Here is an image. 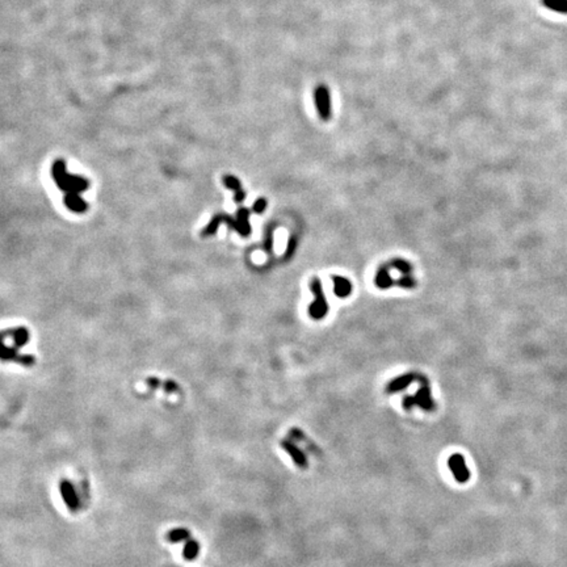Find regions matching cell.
Segmentation results:
<instances>
[{"label": "cell", "mask_w": 567, "mask_h": 567, "mask_svg": "<svg viewBox=\"0 0 567 567\" xmlns=\"http://www.w3.org/2000/svg\"><path fill=\"white\" fill-rule=\"evenodd\" d=\"M542 6L558 13L567 15V0H541Z\"/></svg>", "instance_id": "obj_19"}, {"label": "cell", "mask_w": 567, "mask_h": 567, "mask_svg": "<svg viewBox=\"0 0 567 567\" xmlns=\"http://www.w3.org/2000/svg\"><path fill=\"white\" fill-rule=\"evenodd\" d=\"M314 103L317 108L318 116L322 121H328L332 116V107H331V93L328 87L324 84H319L314 89Z\"/></svg>", "instance_id": "obj_4"}, {"label": "cell", "mask_w": 567, "mask_h": 567, "mask_svg": "<svg viewBox=\"0 0 567 567\" xmlns=\"http://www.w3.org/2000/svg\"><path fill=\"white\" fill-rule=\"evenodd\" d=\"M387 265L391 266V268H395V270H398L401 273H403V275H411L412 270H414L411 264H410L407 260H403V259L391 260Z\"/></svg>", "instance_id": "obj_20"}, {"label": "cell", "mask_w": 567, "mask_h": 567, "mask_svg": "<svg viewBox=\"0 0 567 567\" xmlns=\"http://www.w3.org/2000/svg\"><path fill=\"white\" fill-rule=\"evenodd\" d=\"M63 203L74 213H86L88 210V204L83 200L79 193H66Z\"/></svg>", "instance_id": "obj_12"}, {"label": "cell", "mask_w": 567, "mask_h": 567, "mask_svg": "<svg viewBox=\"0 0 567 567\" xmlns=\"http://www.w3.org/2000/svg\"><path fill=\"white\" fill-rule=\"evenodd\" d=\"M266 205H268V203H266V198H264V197H260V198H257V200L255 201L254 205H252V212L256 213V214H263V213L265 212V209H266Z\"/></svg>", "instance_id": "obj_23"}, {"label": "cell", "mask_w": 567, "mask_h": 567, "mask_svg": "<svg viewBox=\"0 0 567 567\" xmlns=\"http://www.w3.org/2000/svg\"><path fill=\"white\" fill-rule=\"evenodd\" d=\"M374 284L378 289H382V290L391 288L395 284V281L391 279V276L389 273V265H382L378 268L376 277H374Z\"/></svg>", "instance_id": "obj_14"}, {"label": "cell", "mask_w": 567, "mask_h": 567, "mask_svg": "<svg viewBox=\"0 0 567 567\" xmlns=\"http://www.w3.org/2000/svg\"><path fill=\"white\" fill-rule=\"evenodd\" d=\"M59 490H60V495H62V499L64 501V504H66V507L69 508V511H71V512H76L78 508H79V497H78V495H76V491L75 488H74L73 483H71L70 481H67V479H63V481H60Z\"/></svg>", "instance_id": "obj_7"}, {"label": "cell", "mask_w": 567, "mask_h": 567, "mask_svg": "<svg viewBox=\"0 0 567 567\" xmlns=\"http://www.w3.org/2000/svg\"><path fill=\"white\" fill-rule=\"evenodd\" d=\"M51 178L64 193H83L89 188V181L86 178L66 171V162L63 159H57L51 164Z\"/></svg>", "instance_id": "obj_1"}, {"label": "cell", "mask_w": 567, "mask_h": 567, "mask_svg": "<svg viewBox=\"0 0 567 567\" xmlns=\"http://www.w3.org/2000/svg\"><path fill=\"white\" fill-rule=\"evenodd\" d=\"M289 436H290L292 439H294V440L302 443L304 445H306V448H308L313 454H320L319 448H318L315 444L311 443V441L308 439V436H306L299 428H290V429H289Z\"/></svg>", "instance_id": "obj_15"}, {"label": "cell", "mask_w": 567, "mask_h": 567, "mask_svg": "<svg viewBox=\"0 0 567 567\" xmlns=\"http://www.w3.org/2000/svg\"><path fill=\"white\" fill-rule=\"evenodd\" d=\"M222 183H223V185H225L227 189L234 190V192H235V194H234L235 203H237V204L243 203L244 198H246V192H244L241 181H239V179L237 178V176H234V175H225V176H223V179H222Z\"/></svg>", "instance_id": "obj_10"}, {"label": "cell", "mask_w": 567, "mask_h": 567, "mask_svg": "<svg viewBox=\"0 0 567 567\" xmlns=\"http://www.w3.org/2000/svg\"><path fill=\"white\" fill-rule=\"evenodd\" d=\"M415 380H420L418 374L415 373H406L402 376H398L394 380H391L386 386V393L387 394H394L398 391H403L405 389L410 386Z\"/></svg>", "instance_id": "obj_9"}, {"label": "cell", "mask_w": 567, "mask_h": 567, "mask_svg": "<svg viewBox=\"0 0 567 567\" xmlns=\"http://www.w3.org/2000/svg\"><path fill=\"white\" fill-rule=\"evenodd\" d=\"M448 468L458 483H466L470 479V472L462 454L454 453L448 458Z\"/></svg>", "instance_id": "obj_6"}, {"label": "cell", "mask_w": 567, "mask_h": 567, "mask_svg": "<svg viewBox=\"0 0 567 567\" xmlns=\"http://www.w3.org/2000/svg\"><path fill=\"white\" fill-rule=\"evenodd\" d=\"M333 294L339 298H347L352 293V282L343 276H332Z\"/></svg>", "instance_id": "obj_13"}, {"label": "cell", "mask_w": 567, "mask_h": 567, "mask_svg": "<svg viewBox=\"0 0 567 567\" xmlns=\"http://www.w3.org/2000/svg\"><path fill=\"white\" fill-rule=\"evenodd\" d=\"M146 385L151 387V389H158V387L162 386L163 382L156 377H149L146 378Z\"/></svg>", "instance_id": "obj_27"}, {"label": "cell", "mask_w": 567, "mask_h": 567, "mask_svg": "<svg viewBox=\"0 0 567 567\" xmlns=\"http://www.w3.org/2000/svg\"><path fill=\"white\" fill-rule=\"evenodd\" d=\"M198 553H200V545H198V542L194 541V540H188L183 550L184 559H185V561H193V559H196Z\"/></svg>", "instance_id": "obj_17"}, {"label": "cell", "mask_w": 567, "mask_h": 567, "mask_svg": "<svg viewBox=\"0 0 567 567\" xmlns=\"http://www.w3.org/2000/svg\"><path fill=\"white\" fill-rule=\"evenodd\" d=\"M8 335L12 336L13 339V346L16 347L17 349H20L21 347H24L26 343L29 342V331L25 327H17V328H10L6 329L2 332L3 338H8Z\"/></svg>", "instance_id": "obj_11"}, {"label": "cell", "mask_w": 567, "mask_h": 567, "mask_svg": "<svg viewBox=\"0 0 567 567\" xmlns=\"http://www.w3.org/2000/svg\"><path fill=\"white\" fill-rule=\"evenodd\" d=\"M395 285L402 289H412L416 286V280L411 275H403L401 279L396 280Z\"/></svg>", "instance_id": "obj_21"}, {"label": "cell", "mask_w": 567, "mask_h": 567, "mask_svg": "<svg viewBox=\"0 0 567 567\" xmlns=\"http://www.w3.org/2000/svg\"><path fill=\"white\" fill-rule=\"evenodd\" d=\"M15 362L24 365V366H32L36 362V357L33 355H19Z\"/></svg>", "instance_id": "obj_24"}, {"label": "cell", "mask_w": 567, "mask_h": 567, "mask_svg": "<svg viewBox=\"0 0 567 567\" xmlns=\"http://www.w3.org/2000/svg\"><path fill=\"white\" fill-rule=\"evenodd\" d=\"M167 540L170 542H174V544L190 540V532L188 529H184V528H176V529H172L167 533Z\"/></svg>", "instance_id": "obj_18"}, {"label": "cell", "mask_w": 567, "mask_h": 567, "mask_svg": "<svg viewBox=\"0 0 567 567\" xmlns=\"http://www.w3.org/2000/svg\"><path fill=\"white\" fill-rule=\"evenodd\" d=\"M250 213L251 210L247 209V208H243V206L237 210V219H238L239 223H241L244 232L243 238L250 237L251 232H252V228H251V225H250Z\"/></svg>", "instance_id": "obj_16"}, {"label": "cell", "mask_w": 567, "mask_h": 567, "mask_svg": "<svg viewBox=\"0 0 567 567\" xmlns=\"http://www.w3.org/2000/svg\"><path fill=\"white\" fill-rule=\"evenodd\" d=\"M17 351L19 349L16 348V347H8L6 346V344H3V352H2V358H3L4 361H15L16 360V357L19 356V353H17Z\"/></svg>", "instance_id": "obj_22"}, {"label": "cell", "mask_w": 567, "mask_h": 567, "mask_svg": "<svg viewBox=\"0 0 567 567\" xmlns=\"http://www.w3.org/2000/svg\"><path fill=\"white\" fill-rule=\"evenodd\" d=\"M221 223H226L230 230L232 228V230H235V231L238 232L241 237H243L244 234L243 228H242L238 219L232 218L231 216H228V214H226V213H218V214H216V216L213 217V218L210 219L209 223H208V226L203 230L201 235H203V237H212V235L216 234L217 230H218V226L221 225Z\"/></svg>", "instance_id": "obj_5"}, {"label": "cell", "mask_w": 567, "mask_h": 567, "mask_svg": "<svg viewBox=\"0 0 567 567\" xmlns=\"http://www.w3.org/2000/svg\"><path fill=\"white\" fill-rule=\"evenodd\" d=\"M162 386H163V390H164L165 393H178L179 390H180V386H179V385L172 380L164 381Z\"/></svg>", "instance_id": "obj_26"}, {"label": "cell", "mask_w": 567, "mask_h": 567, "mask_svg": "<svg viewBox=\"0 0 567 567\" xmlns=\"http://www.w3.org/2000/svg\"><path fill=\"white\" fill-rule=\"evenodd\" d=\"M263 247L265 250V252L271 254V251L273 250V231L271 228H268L265 232V238H264Z\"/></svg>", "instance_id": "obj_25"}, {"label": "cell", "mask_w": 567, "mask_h": 567, "mask_svg": "<svg viewBox=\"0 0 567 567\" xmlns=\"http://www.w3.org/2000/svg\"><path fill=\"white\" fill-rule=\"evenodd\" d=\"M280 445H281L282 449L285 450L289 456L292 457L293 462H294L299 469H308L309 466L308 457H306V454H305L304 452H302V450L299 449L294 443H293V441L281 440L280 441Z\"/></svg>", "instance_id": "obj_8"}, {"label": "cell", "mask_w": 567, "mask_h": 567, "mask_svg": "<svg viewBox=\"0 0 567 567\" xmlns=\"http://www.w3.org/2000/svg\"><path fill=\"white\" fill-rule=\"evenodd\" d=\"M310 289L313 292L314 301L309 306V315H310L311 319H323L328 314V304H327V299L323 294L322 282L318 277H314L310 281Z\"/></svg>", "instance_id": "obj_2"}, {"label": "cell", "mask_w": 567, "mask_h": 567, "mask_svg": "<svg viewBox=\"0 0 567 567\" xmlns=\"http://www.w3.org/2000/svg\"><path fill=\"white\" fill-rule=\"evenodd\" d=\"M402 405L407 411H411L412 407H415V406H419L420 409H423L427 412L435 411V409H436V405H435V401L432 398L431 389L428 386V382L421 384V386L419 387V390L414 396H405Z\"/></svg>", "instance_id": "obj_3"}]
</instances>
